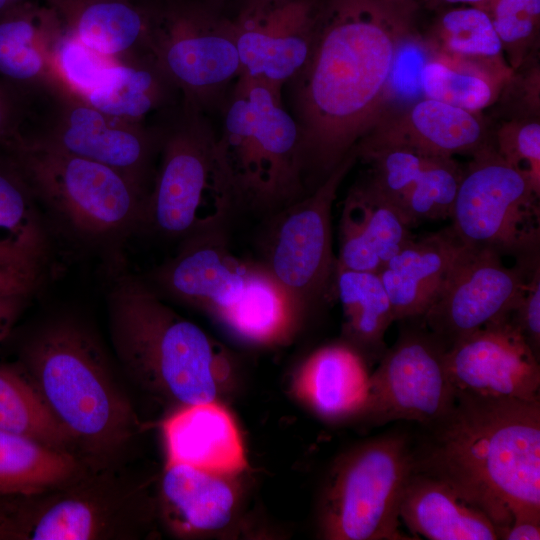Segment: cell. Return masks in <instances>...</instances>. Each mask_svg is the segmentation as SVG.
I'll use <instances>...</instances> for the list:
<instances>
[{
    "mask_svg": "<svg viewBox=\"0 0 540 540\" xmlns=\"http://www.w3.org/2000/svg\"><path fill=\"white\" fill-rule=\"evenodd\" d=\"M27 296L0 298V343L8 334L20 314Z\"/></svg>",
    "mask_w": 540,
    "mask_h": 540,
    "instance_id": "cell-47",
    "label": "cell"
},
{
    "mask_svg": "<svg viewBox=\"0 0 540 540\" xmlns=\"http://www.w3.org/2000/svg\"><path fill=\"white\" fill-rule=\"evenodd\" d=\"M112 343L125 371L184 405L214 401L227 357L196 324L141 281L121 277L108 298Z\"/></svg>",
    "mask_w": 540,
    "mask_h": 540,
    "instance_id": "cell-4",
    "label": "cell"
},
{
    "mask_svg": "<svg viewBox=\"0 0 540 540\" xmlns=\"http://www.w3.org/2000/svg\"><path fill=\"white\" fill-rule=\"evenodd\" d=\"M492 135L500 156L525 170L540 189V119H509Z\"/></svg>",
    "mask_w": 540,
    "mask_h": 540,
    "instance_id": "cell-40",
    "label": "cell"
},
{
    "mask_svg": "<svg viewBox=\"0 0 540 540\" xmlns=\"http://www.w3.org/2000/svg\"><path fill=\"white\" fill-rule=\"evenodd\" d=\"M62 24L46 5L16 2L0 15V84L18 100H35L61 84L51 46Z\"/></svg>",
    "mask_w": 540,
    "mask_h": 540,
    "instance_id": "cell-21",
    "label": "cell"
},
{
    "mask_svg": "<svg viewBox=\"0 0 540 540\" xmlns=\"http://www.w3.org/2000/svg\"><path fill=\"white\" fill-rule=\"evenodd\" d=\"M63 27L85 45L117 61L149 54L152 7L130 0H43Z\"/></svg>",
    "mask_w": 540,
    "mask_h": 540,
    "instance_id": "cell-24",
    "label": "cell"
},
{
    "mask_svg": "<svg viewBox=\"0 0 540 540\" xmlns=\"http://www.w3.org/2000/svg\"><path fill=\"white\" fill-rule=\"evenodd\" d=\"M33 193L16 163L0 154V238L41 256L44 235L35 215Z\"/></svg>",
    "mask_w": 540,
    "mask_h": 540,
    "instance_id": "cell-36",
    "label": "cell"
},
{
    "mask_svg": "<svg viewBox=\"0 0 540 540\" xmlns=\"http://www.w3.org/2000/svg\"><path fill=\"white\" fill-rule=\"evenodd\" d=\"M357 159L354 148L310 193L274 212L265 232L259 262L302 316L334 285L332 205Z\"/></svg>",
    "mask_w": 540,
    "mask_h": 540,
    "instance_id": "cell-11",
    "label": "cell"
},
{
    "mask_svg": "<svg viewBox=\"0 0 540 540\" xmlns=\"http://www.w3.org/2000/svg\"><path fill=\"white\" fill-rule=\"evenodd\" d=\"M399 207L367 178L353 185L339 223L336 269L379 273L413 237Z\"/></svg>",
    "mask_w": 540,
    "mask_h": 540,
    "instance_id": "cell-20",
    "label": "cell"
},
{
    "mask_svg": "<svg viewBox=\"0 0 540 540\" xmlns=\"http://www.w3.org/2000/svg\"><path fill=\"white\" fill-rule=\"evenodd\" d=\"M254 265L231 252L221 227L183 238L154 280L170 296L220 319L244 295Z\"/></svg>",
    "mask_w": 540,
    "mask_h": 540,
    "instance_id": "cell-17",
    "label": "cell"
},
{
    "mask_svg": "<svg viewBox=\"0 0 540 540\" xmlns=\"http://www.w3.org/2000/svg\"><path fill=\"white\" fill-rule=\"evenodd\" d=\"M412 21L373 0L324 1L311 55L290 81L307 184L318 185L385 111Z\"/></svg>",
    "mask_w": 540,
    "mask_h": 540,
    "instance_id": "cell-1",
    "label": "cell"
},
{
    "mask_svg": "<svg viewBox=\"0 0 540 540\" xmlns=\"http://www.w3.org/2000/svg\"><path fill=\"white\" fill-rule=\"evenodd\" d=\"M1 531H2V511H1V505H0V539H1Z\"/></svg>",
    "mask_w": 540,
    "mask_h": 540,
    "instance_id": "cell-52",
    "label": "cell"
},
{
    "mask_svg": "<svg viewBox=\"0 0 540 540\" xmlns=\"http://www.w3.org/2000/svg\"><path fill=\"white\" fill-rule=\"evenodd\" d=\"M37 280L38 269L0 264V298L28 296Z\"/></svg>",
    "mask_w": 540,
    "mask_h": 540,
    "instance_id": "cell-43",
    "label": "cell"
},
{
    "mask_svg": "<svg viewBox=\"0 0 540 540\" xmlns=\"http://www.w3.org/2000/svg\"><path fill=\"white\" fill-rule=\"evenodd\" d=\"M130 1H133L142 6L150 7V6L159 4L163 2L164 0H130Z\"/></svg>",
    "mask_w": 540,
    "mask_h": 540,
    "instance_id": "cell-51",
    "label": "cell"
},
{
    "mask_svg": "<svg viewBox=\"0 0 540 540\" xmlns=\"http://www.w3.org/2000/svg\"><path fill=\"white\" fill-rule=\"evenodd\" d=\"M493 142L480 113L423 97L385 110L356 149L403 146L428 156L474 155Z\"/></svg>",
    "mask_w": 540,
    "mask_h": 540,
    "instance_id": "cell-18",
    "label": "cell"
},
{
    "mask_svg": "<svg viewBox=\"0 0 540 540\" xmlns=\"http://www.w3.org/2000/svg\"><path fill=\"white\" fill-rule=\"evenodd\" d=\"M167 462L219 475L242 472L247 461L237 426L214 401L184 405L163 424Z\"/></svg>",
    "mask_w": 540,
    "mask_h": 540,
    "instance_id": "cell-23",
    "label": "cell"
},
{
    "mask_svg": "<svg viewBox=\"0 0 540 540\" xmlns=\"http://www.w3.org/2000/svg\"><path fill=\"white\" fill-rule=\"evenodd\" d=\"M325 0H242L230 18L240 75L278 90L307 63Z\"/></svg>",
    "mask_w": 540,
    "mask_h": 540,
    "instance_id": "cell-15",
    "label": "cell"
},
{
    "mask_svg": "<svg viewBox=\"0 0 540 540\" xmlns=\"http://www.w3.org/2000/svg\"><path fill=\"white\" fill-rule=\"evenodd\" d=\"M40 257L16 242L0 238V264L38 269Z\"/></svg>",
    "mask_w": 540,
    "mask_h": 540,
    "instance_id": "cell-45",
    "label": "cell"
},
{
    "mask_svg": "<svg viewBox=\"0 0 540 540\" xmlns=\"http://www.w3.org/2000/svg\"><path fill=\"white\" fill-rule=\"evenodd\" d=\"M490 0H423L426 7L432 10L439 11L441 9L452 6H476L483 7Z\"/></svg>",
    "mask_w": 540,
    "mask_h": 540,
    "instance_id": "cell-49",
    "label": "cell"
},
{
    "mask_svg": "<svg viewBox=\"0 0 540 540\" xmlns=\"http://www.w3.org/2000/svg\"><path fill=\"white\" fill-rule=\"evenodd\" d=\"M0 430L71 452L73 437L24 372L0 364Z\"/></svg>",
    "mask_w": 540,
    "mask_h": 540,
    "instance_id": "cell-33",
    "label": "cell"
},
{
    "mask_svg": "<svg viewBox=\"0 0 540 540\" xmlns=\"http://www.w3.org/2000/svg\"><path fill=\"white\" fill-rule=\"evenodd\" d=\"M176 91L150 56L115 61L84 98L98 110L125 120L143 122L166 108Z\"/></svg>",
    "mask_w": 540,
    "mask_h": 540,
    "instance_id": "cell-27",
    "label": "cell"
},
{
    "mask_svg": "<svg viewBox=\"0 0 540 540\" xmlns=\"http://www.w3.org/2000/svg\"><path fill=\"white\" fill-rule=\"evenodd\" d=\"M502 96L509 119H540V68L536 54L512 71L498 97Z\"/></svg>",
    "mask_w": 540,
    "mask_h": 540,
    "instance_id": "cell-41",
    "label": "cell"
},
{
    "mask_svg": "<svg viewBox=\"0 0 540 540\" xmlns=\"http://www.w3.org/2000/svg\"><path fill=\"white\" fill-rule=\"evenodd\" d=\"M421 426L413 470L449 485L501 539L514 515L540 516V400L456 392L449 411Z\"/></svg>",
    "mask_w": 540,
    "mask_h": 540,
    "instance_id": "cell-2",
    "label": "cell"
},
{
    "mask_svg": "<svg viewBox=\"0 0 540 540\" xmlns=\"http://www.w3.org/2000/svg\"><path fill=\"white\" fill-rule=\"evenodd\" d=\"M219 181L233 207L276 212L307 194L299 126L281 90L239 76L215 134Z\"/></svg>",
    "mask_w": 540,
    "mask_h": 540,
    "instance_id": "cell-3",
    "label": "cell"
},
{
    "mask_svg": "<svg viewBox=\"0 0 540 540\" xmlns=\"http://www.w3.org/2000/svg\"><path fill=\"white\" fill-rule=\"evenodd\" d=\"M378 5L400 17L413 20L418 0H373Z\"/></svg>",
    "mask_w": 540,
    "mask_h": 540,
    "instance_id": "cell-48",
    "label": "cell"
},
{
    "mask_svg": "<svg viewBox=\"0 0 540 540\" xmlns=\"http://www.w3.org/2000/svg\"><path fill=\"white\" fill-rule=\"evenodd\" d=\"M357 158L370 165L368 179L398 207L434 156L403 146L356 149Z\"/></svg>",
    "mask_w": 540,
    "mask_h": 540,
    "instance_id": "cell-38",
    "label": "cell"
},
{
    "mask_svg": "<svg viewBox=\"0 0 540 540\" xmlns=\"http://www.w3.org/2000/svg\"><path fill=\"white\" fill-rule=\"evenodd\" d=\"M540 189L504 160L493 142L472 155L451 211V229L465 245L486 247L516 263H539Z\"/></svg>",
    "mask_w": 540,
    "mask_h": 540,
    "instance_id": "cell-8",
    "label": "cell"
},
{
    "mask_svg": "<svg viewBox=\"0 0 540 540\" xmlns=\"http://www.w3.org/2000/svg\"><path fill=\"white\" fill-rule=\"evenodd\" d=\"M502 257L490 248L465 245L436 299L420 317L446 348L518 307L538 264L509 267Z\"/></svg>",
    "mask_w": 540,
    "mask_h": 540,
    "instance_id": "cell-14",
    "label": "cell"
},
{
    "mask_svg": "<svg viewBox=\"0 0 540 540\" xmlns=\"http://www.w3.org/2000/svg\"><path fill=\"white\" fill-rule=\"evenodd\" d=\"M17 0H0V15L14 5Z\"/></svg>",
    "mask_w": 540,
    "mask_h": 540,
    "instance_id": "cell-50",
    "label": "cell"
},
{
    "mask_svg": "<svg viewBox=\"0 0 540 540\" xmlns=\"http://www.w3.org/2000/svg\"><path fill=\"white\" fill-rule=\"evenodd\" d=\"M51 59L60 83L83 99L117 61L88 47L63 25L53 39Z\"/></svg>",
    "mask_w": 540,
    "mask_h": 540,
    "instance_id": "cell-39",
    "label": "cell"
},
{
    "mask_svg": "<svg viewBox=\"0 0 540 540\" xmlns=\"http://www.w3.org/2000/svg\"><path fill=\"white\" fill-rule=\"evenodd\" d=\"M399 516L415 539H501L496 525L449 485L414 470L402 493Z\"/></svg>",
    "mask_w": 540,
    "mask_h": 540,
    "instance_id": "cell-25",
    "label": "cell"
},
{
    "mask_svg": "<svg viewBox=\"0 0 540 540\" xmlns=\"http://www.w3.org/2000/svg\"><path fill=\"white\" fill-rule=\"evenodd\" d=\"M463 244L451 227L412 238L379 272L394 319L422 317L439 294Z\"/></svg>",
    "mask_w": 540,
    "mask_h": 540,
    "instance_id": "cell-22",
    "label": "cell"
},
{
    "mask_svg": "<svg viewBox=\"0 0 540 540\" xmlns=\"http://www.w3.org/2000/svg\"><path fill=\"white\" fill-rule=\"evenodd\" d=\"M481 9L488 14L512 70L537 54L540 0H490Z\"/></svg>",
    "mask_w": 540,
    "mask_h": 540,
    "instance_id": "cell-37",
    "label": "cell"
},
{
    "mask_svg": "<svg viewBox=\"0 0 540 540\" xmlns=\"http://www.w3.org/2000/svg\"><path fill=\"white\" fill-rule=\"evenodd\" d=\"M161 489L180 531L222 528L231 518L234 494L222 476L185 464L166 463Z\"/></svg>",
    "mask_w": 540,
    "mask_h": 540,
    "instance_id": "cell-28",
    "label": "cell"
},
{
    "mask_svg": "<svg viewBox=\"0 0 540 540\" xmlns=\"http://www.w3.org/2000/svg\"><path fill=\"white\" fill-rule=\"evenodd\" d=\"M512 314L482 326L447 347L444 362L456 392L540 400L539 357Z\"/></svg>",
    "mask_w": 540,
    "mask_h": 540,
    "instance_id": "cell-16",
    "label": "cell"
},
{
    "mask_svg": "<svg viewBox=\"0 0 540 540\" xmlns=\"http://www.w3.org/2000/svg\"><path fill=\"white\" fill-rule=\"evenodd\" d=\"M540 516L517 514L502 536V540H539Z\"/></svg>",
    "mask_w": 540,
    "mask_h": 540,
    "instance_id": "cell-46",
    "label": "cell"
},
{
    "mask_svg": "<svg viewBox=\"0 0 540 540\" xmlns=\"http://www.w3.org/2000/svg\"><path fill=\"white\" fill-rule=\"evenodd\" d=\"M24 372L76 445L95 456L123 446L133 413L98 343L82 326L59 321L24 350Z\"/></svg>",
    "mask_w": 540,
    "mask_h": 540,
    "instance_id": "cell-5",
    "label": "cell"
},
{
    "mask_svg": "<svg viewBox=\"0 0 540 540\" xmlns=\"http://www.w3.org/2000/svg\"><path fill=\"white\" fill-rule=\"evenodd\" d=\"M420 320L404 329L370 375L363 413L376 424L396 420L426 425L453 406L456 391L446 371V346Z\"/></svg>",
    "mask_w": 540,
    "mask_h": 540,
    "instance_id": "cell-13",
    "label": "cell"
},
{
    "mask_svg": "<svg viewBox=\"0 0 540 540\" xmlns=\"http://www.w3.org/2000/svg\"><path fill=\"white\" fill-rule=\"evenodd\" d=\"M5 146L33 195L79 232L103 236L142 222L149 191L121 172L19 134Z\"/></svg>",
    "mask_w": 540,
    "mask_h": 540,
    "instance_id": "cell-7",
    "label": "cell"
},
{
    "mask_svg": "<svg viewBox=\"0 0 540 540\" xmlns=\"http://www.w3.org/2000/svg\"><path fill=\"white\" fill-rule=\"evenodd\" d=\"M21 108L20 101L0 84V147L18 132Z\"/></svg>",
    "mask_w": 540,
    "mask_h": 540,
    "instance_id": "cell-44",
    "label": "cell"
},
{
    "mask_svg": "<svg viewBox=\"0 0 540 540\" xmlns=\"http://www.w3.org/2000/svg\"><path fill=\"white\" fill-rule=\"evenodd\" d=\"M158 126L160 163L148 192L142 222L169 238L224 227L233 205L214 160L216 132L205 113L181 104Z\"/></svg>",
    "mask_w": 540,
    "mask_h": 540,
    "instance_id": "cell-6",
    "label": "cell"
},
{
    "mask_svg": "<svg viewBox=\"0 0 540 540\" xmlns=\"http://www.w3.org/2000/svg\"><path fill=\"white\" fill-rule=\"evenodd\" d=\"M334 286L351 348L380 359L386 350V331L395 319L379 273L336 269Z\"/></svg>",
    "mask_w": 540,
    "mask_h": 540,
    "instance_id": "cell-31",
    "label": "cell"
},
{
    "mask_svg": "<svg viewBox=\"0 0 540 540\" xmlns=\"http://www.w3.org/2000/svg\"><path fill=\"white\" fill-rule=\"evenodd\" d=\"M364 359L349 345H328L302 364L296 380L297 395L326 418L363 413L369 395Z\"/></svg>",
    "mask_w": 540,
    "mask_h": 540,
    "instance_id": "cell-26",
    "label": "cell"
},
{
    "mask_svg": "<svg viewBox=\"0 0 540 540\" xmlns=\"http://www.w3.org/2000/svg\"><path fill=\"white\" fill-rule=\"evenodd\" d=\"M103 494L62 489L4 498L5 539L91 540L119 529L120 507Z\"/></svg>",
    "mask_w": 540,
    "mask_h": 540,
    "instance_id": "cell-19",
    "label": "cell"
},
{
    "mask_svg": "<svg viewBox=\"0 0 540 540\" xmlns=\"http://www.w3.org/2000/svg\"><path fill=\"white\" fill-rule=\"evenodd\" d=\"M463 170L453 157L434 156L399 204L410 227L450 217Z\"/></svg>",
    "mask_w": 540,
    "mask_h": 540,
    "instance_id": "cell-35",
    "label": "cell"
},
{
    "mask_svg": "<svg viewBox=\"0 0 540 540\" xmlns=\"http://www.w3.org/2000/svg\"><path fill=\"white\" fill-rule=\"evenodd\" d=\"M72 452L0 430V497L43 492L81 471Z\"/></svg>",
    "mask_w": 540,
    "mask_h": 540,
    "instance_id": "cell-32",
    "label": "cell"
},
{
    "mask_svg": "<svg viewBox=\"0 0 540 540\" xmlns=\"http://www.w3.org/2000/svg\"><path fill=\"white\" fill-rule=\"evenodd\" d=\"M426 43L431 55L475 61L505 60L500 39L488 14L476 6L461 5L439 10Z\"/></svg>",
    "mask_w": 540,
    "mask_h": 540,
    "instance_id": "cell-34",
    "label": "cell"
},
{
    "mask_svg": "<svg viewBox=\"0 0 540 540\" xmlns=\"http://www.w3.org/2000/svg\"><path fill=\"white\" fill-rule=\"evenodd\" d=\"M34 132L20 136L111 167L146 188L158 127L108 115L59 84L33 101Z\"/></svg>",
    "mask_w": 540,
    "mask_h": 540,
    "instance_id": "cell-12",
    "label": "cell"
},
{
    "mask_svg": "<svg viewBox=\"0 0 540 540\" xmlns=\"http://www.w3.org/2000/svg\"><path fill=\"white\" fill-rule=\"evenodd\" d=\"M149 54L182 94V105L204 113L240 75L230 18L195 0L153 7Z\"/></svg>",
    "mask_w": 540,
    "mask_h": 540,
    "instance_id": "cell-9",
    "label": "cell"
},
{
    "mask_svg": "<svg viewBox=\"0 0 540 540\" xmlns=\"http://www.w3.org/2000/svg\"><path fill=\"white\" fill-rule=\"evenodd\" d=\"M412 471V440L406 434H383L352 452L328 492L323 520L327 538L413 539L400 529L399 516Z\"/></svg>",
    "mask_w": 540,
    "mask_h": 540,
    "instance_id": "cell-10",
    "label": "cell"
},
{
    "mask_svg": "<svg viewBox=\"0 0 540 540\" xmlns=\"http://www.w3.org/2000/svg\"><path fill=\"white\" fill-rule=\"evenodd\" d=\"M506 61H474L431 55L419 74L424 97L480 113L497 101L512 74Z\"/></svg>",
    "mask_w": 540,
    "mask_h": 540,
    "instance_id": "cell-29",
    "label": "cell"
},
{
    "mask_svg": "<svg viewBox=\"0 0 540 540\" xmlns=\"http://www.w3.org/2000/svg\"><path fill=\"white\" fill-rule=\"evenodd\" d=\"M513 318L532 350L539 356L540 345V264L529 274Z\"/></svg>",
    "mask_w": 540,
    "mask_h": 540,
    "instance_id": "cell-42",
    "label": "cell"
},
{
    "mask_svg": "<svg viewBox=\"0 0 540 540\" xmlns=\"http://www.w3.org/2000/svg\"><path fill=\"white\" fill-rule=\"evenodd\" d=\"M301 317L288 292L255 262L244 295L219 320L247 341L271 344L286 339Z\"/></svg>",
    "mask_w": 540,
    "mask_h": 540,
    "instance_id": "cell-30",
    "label": "cell"
}]
</instances>
